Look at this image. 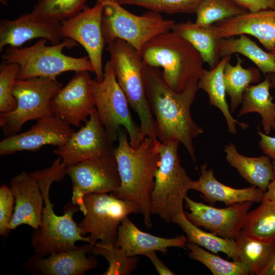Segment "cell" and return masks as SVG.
<instances>
[{"mask_svg":"<svg viewBox=\"0 0 275 275\" xmlns=\"http://www.w3.org/2000/svg\"><path fill=\"white\" fill-rule=\"evenodd\" d=\"M270 52L273 54L275 56V49L273 50L270 51Z\"/></svg>","mask_w":275,"mask_h":275,"instance_id":"obj_47","label":"cell"},{"mask_svg":"<svg viewBox=\"0 0 275 275\" xmlns=\"http://www.w3.org/2000/svg\"><path fill=\"white\" fill-rule=\"evenodd\" d=\"M93 244H86L76 249L52 253L48 257L36 255L30 257L25 266L30 272L43 275H83L97 265L94 257H88Z\"/></svg>","mask_w":275,"mask_h":275,"instance_id":"obj_20","label":"cell"},{"mask_svg":"<svg viewBox=\"0 0 275 275\" xmlns=\"http://www.w3.org/2000/svg\"><path fill=\"white\" fill-rule=\"evenodd\" d=\"M200 170L199 179L194 181L191 189L201 193L203 198L210 204L222 202L229 206L246 201L260 203L262 201L265 192L255 186L241 189L227 186L216 179L212 169H207L206 162L201 166Z\"/></svg>","mask_w":275,"mask_h":275,"instance_id":"obj_23","label":"cell"},{"mask_svg":"<svg viewBox=\"0 0 275 275\" xmlns=\"http://www.w3.org/2000/svg\"><path fill=\"white\" fill-rule=\"evenodd\" d=\"M75 131L70 125L53 115L45 116L28 130L9 136L0 142V155L6 156L17 152H35L48 145L59 147Z\"/></svg>","mask_w":275,"mask_h":275,"instance_id":"obj_17","label":"cell"},{"mask_svg":"<svg viewBox=\"0 0 275 275\" xmlns=\"http://www.w3.org/2000/svg\"><path fill=\"white\" fill-rule=\"evenodd\" d=\"M85 123L53 152L67 166L114 153L113 142L100 122L96 108Z\"/></svg>","mask_w":275,"mask_h":275,"instance_id":"obj_15","label":"cell"},{"mask_svg":"<svg viewBox=\"0 0 275 275\" xmlns=\"http://www.w3.org/2000/svg\"><path fill=\"white\" fill-rule=\"evenodd\" d=\"M171 31L189 42L200 53L204 63H207L211 69L219 62V40L216 38L211 25L201 26L188 20L175 22Z\"/></svg>","mask_w":275,"mask_h":275,"instance_id":"obj_27","label":"cell"},{"mask_svg":"<svg viewBox=\"0 0 275 275\" xmlns=\"http://www.w3.org/2000/svg\"><path fill=\"white\" fill-rule=\"evenodd\" d=\"M270 79L271 83V87L275 90V74L269 73V74ZM272 129L275 131V121L272 126Z\"/></svg>","mask_w":275,"mask_h":275,"instance_id":"obj_45","label":"cell"},{"mask_svg":"<svg viewBox=\"0 0 275 275\" xmlns=\"http://www.w3.org/2000/svg\"><path fill=\"white\" fill-rule=\"evenodd\" d=\"M93 255L103 256L107 261L108 267L102 275H128L137 267L139 258L127 255L122 249L114 244L95 242L92 248Z\"/></svg>","mask_w":275,"mask_h":275,"instance_id":"obj_35","label":"cell"},{"mask_svg":"<svg viewBox=\"0 0 275 275\" xmlns=\"http://www.w3.org/2000/svg\"><path fill=\"white\" fill-rule=\"evenodd\" d=\"M180 143L155 140L160 160L151 194V211L168 223H174L184 212L183 201L194 182L181 164L178 153Z\"/></svg>","mask_w":275,"mask_h":275,"instance_id":"obj_5","label":"cell"},{"mask_svg":"<svg viewBox=\"0 0 275 275\" xmlns=\"http://www.w3.org/2000/svg\"><path fill=\"white\" fill-rule=\"evenodd\" d=\"M61 22L41 20L30 13L21 15L14 20L3 19L0 21V52L7 45L20 47L26 41L36 38H44L52 44L60 43Z\"/></svg>","mask_w":275,"mask_h":275,"instance_id":"obj_21","label":"cell"},{"mask_svg":"<svg viewBox=\"0 0 275 275\" xmlns=\"http://www.w3.org/2000/svg\"><path fill=\"white\" fill-rule=\"evenodd\" d=\"M14 209L9 228L26 225L37 229L41 225L44 202L38 183L29 173L22 171L10 180Z\"/></svg>","mask_w":275,"mask_h":275,"instance_id":"obj_19","label":"cell"},{"mask_svg":"<svg viewBox=\"0 0 275 275\" xmlns=\"http://www.w3.org/2000/svg\"><path fill=\"white\" fill-rule=\"evenodd\" d=\"M143 63L161 67L162 78L176 92H181L193 78L201 76L204 62L198 51L172 31L157 35L141 51Z\"/></svg>","mask_w":275,"mask_h":275,"instance_id":"obj_4","label":"cell"},{"mask_svg":"<svg viewBox=\"0 0 275 275\" xmlns=\"http://www.w3.org/2000/svg\"><path fill=\"white\" fill-rule=\"evenodd\" d=\"M67 174L72 182V203L82 212L85 195L113 192L121 185L114 153L68 166Z\"/></svg>","mask_w":275,"mask_h":275,"instance_id":"obj_12","label":"cell"},{"mask_svg":"<svg viewBox=\"0 0 275 275\" xmlns=\"http://www.w3.org/2000/svg\"><path fill=\"white\" fill-rule=\"evenodd\" d=\"M248 12L234 0H203L195 13V22L207 26Z\"/></svg>","mask_w":275,"mask_h":275,"instance_id":"obj_34","label":"cell"},{"mask_svg":"<svg viewBox=\"0 0 275 275\" xmlns=\"http://www.w3.org/2000/svg\"><path fill=\"white\" fill-rule=\"evenodd\" d=\"M186 217L197 227H203L219 237L235 239L242 230L253 202L246 201L223 208L197 202L187 196L184 199Z\"/></svg>","mask_w":275,"mask_h":275,"instance_id":"obj_16","label":"cell"},{"mask_svg":"<svg viewBox=\"0 0 275 275\" xmlns=\"http://www.w3.org/2000/svg\"><path fill=\"white\" fill-rule=\"evenodd\" d=\"M106 51L118 83L129 105L138 114L142 138L157 139L156 124L146 96L141 53L121 39L107 44Z\"/></svg>","mask_w":275,"mask_h":275,"instance_id":"obj_7","label":"cell"},{"mask_svg":"<svg viewBox=\"0 0 275 275\" xmlns=\"http://www.w3.org/2000/svg\"><path fill=\"white\" fill-rule=\"evenodd\" d=\"M89 71H76L50 101L52 114L69 125L79 127L95 109Z\"/></svg>","mask_w":275,"mask_h":275,"instance_id":"obj_14","label":"cell"},{"mask_svg":"<svg viewBox=\"0 0 275 275\" xmlns=\"http://www.w3.org/2000/svg\"><path fill=\"white\" fill-rule=\"evenodd\" d=\"M237 63L232 65L228 62L225 67L224 78L226 93L230 98V112L233 113L242 103L244 92L251 84L261 80L260 70L250 67L243 68V61L237 56Z\"/></svg>","mask_w":275,"mask_h":275,"instance_id":"obj_30","label":"cell"},{"mask_svg":"<svg viewBox=\"0 0 275 275\" xmlns=\"http://www.w3.org/2000/svg\"><path fill=\"white\" fill-rule=\"evenodd\" d=\"M88 0H38L32 15L44 21L61 22L80 12Z\"/></svg>","mask_w":275,"mask_h":275,"instance_id":"obj_33","label":"cell"},{"mask_svg":"<svg viewBox=\"0 0 275 275\" xmlns=\"http://www.w3.org/2000/svg\"><path fill=\"white\" fill-rule=\"evenodd\" d=\"M20 70L15 63L3 61L0 65V113H8L15 109L17 102L13 91Z\"/></svg>","mask_w":275,"mask_h":275,"instance_id":"obj_38","label":"cell"},{"mask_svg":"<svg viewBox=\"0 0 275 275\" xmlns=\"http://www.w3.org/2000/svg\"><path fill=\"white\" fill-rule=\"evenodd\" d=\"M231 56L222 58L217 64L210 70L204 69L198 81L199 89L204 91L208 95L209 103L217 107L224 116L228 131L232 134L237 133L236 124L243 130L249 127L245 123L239 122L232 116L226 99V88L224 71L226 63L230 61Z\"/></svg>","mask_w":275,"mask_h":275,"instance_id":"obj_25","label":"cell"},{"mask_svg":"<svg viewBox=\"0 0 275 275\" xmlns=\"http://www.w3.org/2000/svg\"><path fill=\"white\" fill-rule=\"evenodd\" d=\"M262 275H275V255Z\"/></svg>","mask_w":275,"mask_h":275,"instance_id":"obj_44","label":"cell"},{"mask_svg":"<svg viewBox=\"0 0 275 275\" xmlns=\"http://www.w3.org/2000/svg\"><path fill=\"white\" fill-rule=\"evenodd\" d=\"M47 40L41 38L34 44L25 47L9 46L2 54L3 61L17 64L20 70L17 79L34 77L57 78L62 73L86 70L94 72L88 56L75 58L63 53L64 49L78 45L69 38H64L60 43L46 45Z\"/></svg>","mask_w":275,"mask_h":275,"instance_id":"obj_6","label":"cell"},{"mask_svg":"<svg viewBox=\"0 0 275 275\" xmlns=\"http://www.w3.org/2000/svg\"><path fill=\"white\" fill-rule=\"evenodd\" d=\"M271 83L269 75L256 85H250L244 93L242 106L238 114L240 117L250 113H257L262 117L265 134H269L275 121V103L270 95Z\"/></svg>","mask_w":275,"mask_h":275,"instance_id":"obj_28","label":"cell"},{"mask_svg":"<svg viewBox=\"0 0 275 275\" xmlns=\"http://www.w3.org/2000/svg\"><path fill=\"white\" fill-rule=\"evenodd\" d=\"M258 133L260 138L259 142L260 148L263 153L272 159H275V136H269L260 130H258Z\"/></svg>","mask_w":275,"mask_h":275,"instance_id":"obj_41","label":"cell"},{"mask_svg":"<svg viewBox=\"0 0 275 275\" xmlns=\"http://www.w3.org/2000/svg\"><path fill=\"white\" fill-rule=\"evenodd\" d=\"M271 163L275 175V159H272ZM262 201H269L275 203V177L268 185Z\"/></svg>","mask_w":275,"mask_h":275,"instance_id":"obj_43","label":"cell"},{"mask_svg":"<svg viewBox=\"0 0 275 275\" xmlns=\"http://www.w3.org/2000/svg\"><path fill=\"white\" fill-rule=\"evenodd\" d=\"M187 242L186 237L182 235L167 238L143 232L127 216L118 227L115 245L124 250L128 256L135 257L151 251L166 255L169 248H184Z\"/></svg>","mask_w":275,"mask_h":275,"instance_id":"obj_22","label":"cell"},{"mask_svg":"<svg viewBox=\"0 0 275 275\" xmlns=\"http://www.w3.org/2000/svg\"><path fill=\"white\" fill-rule=\"evenodd\" d=\"M203 0H117L121 5L139 6L157 13L191 14Z\"/></svg>","mask_w":275,"mask_h":275,"instance_id":"obj_37","label":"cell"},{"mask_svg":"<svg viewBox=\"0 0 275 275\" xmlns=\"http://www.w3.org/2000/svg\"><path fill=\"white\" fill-rule=\"evenodd\" d=\"M186 247L189 250V258L204 264L213 275L249 274L247 270L239 261H227L191 242H187Z\"/></svg>","mask_w":275,"mask_h":275,"instance_id":"obj_36","label":"cell"},{"mask_svg":"<svg viewBox=\"0 0 275 275\" xmlns=\"http://www.w3.org/2000/svg\"><path fill=\"white\" fill-rule=\"evenodd\" d=\"M226 159L240 176L252 185L266 192L275 175L270 157L268 156L249 157L239 153L234 144L230 143L224 148Z\"/></svg>","mask_w":275,"mask_h":275,"instance_id":"obj_24","label":"cell"},{"mask_svg":"<svg viewBox=\"0 0 275 275\" xmlns=\"http://www.w3.org/2000/svg\"><path fill=\"white\" fill-rule=\"evenodd\" d=\"M248 12L275 9V0H234Z\"/></svg>","mask_w":275,"mask_h":275,"instance_id":"obj_40","label":"cell"},{"mask_svg":"<svg viewBox=\"0 0 275 275\" xmlns=\"http://www.w3.org/2000/svg\"><path fill=\"white\" fill-rule=\"evenodd\" d=\"M127 134V130L121 127L118 145L114 150L121 185L113 194L136 204L145 225L150 228L152 225L151 194L160 160L155 146L156 139L145 138L138 147L134 148L131 146Z\"/></svg>","mask_w":275,"mask_h":275,"instance_id":"obj_3","label":"cell"},{"mask_svg":"<svg viewBox=\"0 0 275 275\" xmlns=\"http://www.w3.org/2000/svg\"><path fill=\"white\" fill-rule=\"evenodd\" d=\"M217 52L219 58L234 53L241 54L254 63L264 74H275V56L263 50L246 35H240L238 38L219 39Z\"/></svg>","mask_w":275,"mask_h":275,"instance_id":"obj_29","label":"cell"},{"mask_svg":"<svg viewBox=\"0 0 275 275\" xmlns=\"http://www.w3.org/2000/svg\"><path fill=\"white\" fill-rule=\"evenodd\" d=\"M235 240L239 261L249 274L262 275L275 255V243L254 238L242 230Z\"/></svg>","mask_w":275,"mask_h":275,"instance_id":"obj_26","label":"cell"},{"mask_svg":"<svg viewBox=\"0 0 275 275\" xmlns=\"http://www.w3.org/2000/svg\"><path fill=\"white\" fill-rule=\"evenodd\" d=\"M146 256L154 266L157 273L160 275H173L175 273L169 269L163 262L157 257L156 251H151L146 253Z\"/></svg>","mask_w":275,"mask_h":275,"instance_id":"obj_42","label":"cell"},{"mask_svg":"<svg viewBox=\"0 0 275 275\" xmlns=\"http://www.w3.org/2000/svg\"><path fill=\"white\" fill-rule=\"evenodd\" d=\"M103 8L97 2L92 7L87 5L76 15L64 20L61 24L63 38H69L80 44L86 50L96 75L100 81L103 78L102 56L105 42L102 32Z\"/></svg>","mask_w":275,"mask_h":275,"instance_id":"obj_13","label":"cell"},{"mask_svg":"<svg viewBox=\"0 0 275 275\" xmlns=\"http://www.w3.org/2000/svg\"><path fill=\"white\" fill-rule=\"evenodd\" d=\"M14 197L10 187L2 185L0 187V234L7 237L10 231V224L13 216Z\"/></svg>","mask_w":275,"mask_h":275,"instance_id":"obj_39","label":"cell"},{"mask_svg":"<svg viewBox=\"0 0 275 275\" xmlns=\"http://www.w3.org/2000/svg\"><path fill=\"white\" fill-rule=\"evenodd\" d=\"M103 8L102 32L105 44L121 39L140 53L145 45L157 35L169 32L175 23L152 11L142 15L132 14L116 0H95Z\"/></svg>","mask_w":275,"mask_h":275,"instance_id":"obj_8","label":"cell"},{"mask_svg":"<svg viewBox=\"0 0 275 275\" xmlns=\"http://www.w3.org/2000/svg\"><path fill=\"white\" fill-rule=\"evenodd\" d=\"M83 204L85 217L78 226L82 236L89 234L93 244L97 240L115 244L122 221L130 214L140 212L133 202L107 193L87 194Z\"/></svg>","mask_w":275,"mask_h":275,"instance_id":"obj_11","label":"cell"},{"mask_svg":"<svg viewBox=\"0 0 275 275\" xmlns=\"http://www.w3.org/2000/svg\"><path fill=\"white\" fill-rule=\"evenodd\" d=\"M1 3L3 4L4 5H8V1L7 0H0Z\"/></svg>","mask_w":275,"mask_h":275,"instance_id":"obj_46","label":"cell"},{"mask_svg":"<svg viewBox=\"0 0 275 275\" xmlns=\"http://www.w3.org/2000/svg\"><path fill=\"white\" fill-rule=\"evenodd\" d=\"M100 81L92 79L91 87L99 119L109 139L118 140L120 128L127 131L131 146L138 147L144 140L140 126L133 120L125 94L117 82L111 62L107 61Z\"/></svg>","mask_w":275,"mask_h":275,"instance_id":"obj_9","label":"cell"},{"mask_svg":"<svg viewBox=\"0 0 275 275\" xmlns=\"http://www.w3.org/2000/svg\"><path fill=\"white\" fill-rule=\"evenodd\" d=\"M60 157L48 168L30 173L39 186L44 205L42 214L41 225L32 234L31 242L35 255L45 257L52 253L76 249V242L82 241L92 243L88 237L80 234L78 224L73 219V215L80 210L78 206L67 204L64 214L57 215L53 204L49 199V193L53 182L62 180L67 174V165Z\"/></svg>","mask_w":275,"mask_h":275,"instance_id":"obj_2","label":"cell"},{"mask_svg":"<svg viewBox=\"0 0 275 275\" xmlns=\"http://www.w3.org/2000/svg\"><path fill=\"white\" fill-rule=\"evenodd\" d=\"M211 25L218 40L249 35L257 38L268 52L275 49V9L248 12Z\"/></svg>","mask_w":275,"mask_h":275,"instance_id":"obj_18","label":"cell"},{"mask_svg":"<svg viewBox=\"0 0 275 275\" xmlns=\"http://www.w3.org/2000/svg\"><path fill=\"white\" fill-rule=\"evenodd\" d=\"M174 223L185 233L188 242L198 244L215 254L224 253L233 260L239 261L234 239L224 238L200 229L188 219L184 212L176 218Z\"/></svg>","mask_w":275,"mask_h":275,"instance_id":"obj_31","label":"cell"},{"mask_svg":"<svg viewBox=\"0 0 275 275\" xmlns=\"http://www.w3.org/2000/svg\"><path fill=\"white\" fill-rule=\"evenodd\" d=\"M242 230L254 238L275 243V203L262 201L249 212Z\"/></svg>","mask_w":275,"mask_h":275,"instance_id":"obj_32","label":"cell"},{"mask_svg":"<svg viewBox=\"0 0 275 275\" xmlns=\"http://www.w3.org/2000/svg\"><path fill=\"white\" fill-rule=\"evenodd\" d=\"M62 88L57 78L34 77L17 79L13 94L17 105L15 110L0 114V126L6 137L17 134L24 124L53 115L50 101Z\"/></svg>","mask_w":275,"mask_h":275,"instance_id":"obj_10","label":"cell"},{"mask_svg":"<svg viewBox=\"0 0 275 275\" xmlns=\"http://www.w3.org/2000/svg\"><path fill=\"white\" fill-rule=\"evenodd\" d=\"M143 76L148 101L157 127V139L161 142L177 141L182 144L196 162L193 140L203 133L193 119L191 106L198 90L199 78L191 79L180 93L164 81L159 68L144 63Z\"/></svg>","mask_w":275,"mask_h":275,"instance_id":"obj_1","label":"cell"},{"mask_svg":"<svg viewBox=\"0 0 275 275\" xmlns=\"http://www.w3.org/2000/svg\"><path fill=\"white\" fill-rule=\"evenodd\" d=\"M116 1H117V0H116Z\"/></svg>","mask_w":275,"mask_h":275,"instance_id":"obj_48","label":"cell"}]
</instances>
